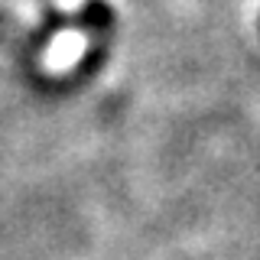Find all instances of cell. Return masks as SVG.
<instances>
[{
	"instance_id": "1",
	"label": "cell",
	"mask_w": 260,
	"mask_h": 260,
	"mask_svg": "<svg viewBox=\"0 0 260 260\" xmlns=\"http://www.w3.org/2000/svg\"><path fill=\"white\" fill-rule=\"evenodd\" d=\"M85 32L81 29H69V32H59V36L49 43L46 55H43V69L49 75H62V72H69L72 65H75L81 55H85Z\"/></svg>"
},
{
	"instance_id": "2",
	"label": "cell",
	"mask_w": 260,
	"mask_h": 260,
	"mask_svg": "<svg viewBox=\"0 0 260 260\" xmlns=\"http://www.w3.org/2000/svg\"><path fill=\"white\" fill-rule=\"evenodd\" d=\"M0 43H4V46H16V49H26V52H29L26 32L16 26V23H13L7 13H0Z\"/></svg>"
},
{
	"instance_id": "3",
	"label": "cell",
	"mask_w": 260,
	"mask_h": 260,
	"mask_svg": "<svg viewBox=\"0 0 260 260\" xmlns=\"http://www.w3.org/2000/svg\"><path fill=\"white\" fill-rule=\"evenodd\" d=\"M78 0H52V10L55 13H65V10H75Z\"/></svg>"
}]
</instances>
